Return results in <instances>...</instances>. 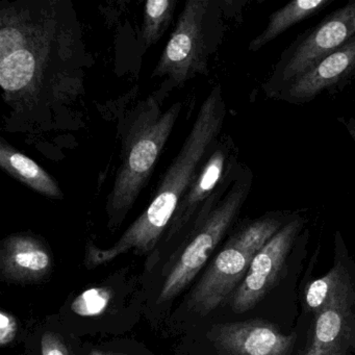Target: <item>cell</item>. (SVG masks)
<instances>
[{
    "label": "cell",
    "instance_id": "ffe728a7",
    "mask_svg": "<svg viewBox=\"0 0 355 355\" xmlns=\"http://www.w3.org/2000/svg\"><path fill=\"white\" fill-rule=\"evenodd\" d=\"M42 355H70L67 346L61 336L53 332H46L41 340Z\"/></svg>",
    "mask_w": 355,
    "mask_h": 355
},
{
    "label": "cell",
    "instance_id": "e0dca14e",
    "mask_svg": "<svg viewBox=\"0 0 355 355\" xmlns=\"http://www.w3.org/2000/svg\"><path fill=\"white\" fill-rule=\"evenodd\" d=\"M178 0H148L143 15L142 39L145 47L157 44L169 28Z\"/></svg>",
    "mask_w": 355,
    "mask_h": 355
},
{
    "label": "cell",
    "instance_id": "9c48e42d",
    "mask_svg": "<svg viewBox=\"0 0 355 355\" xmlns=\"http://www.w3.org/2000/svg\"><path fill=\"white\" fill-rule=\"evenodd\" d=\"M211 338L224 355H290L295 336H286L266 320L219 324Z\"/></svg>",
    "mask_w": 355,
    "mask_h": 355
},
{
    "label": "cell",
    "instance_id": "9a60e30c",
    "mask_svg": "<svg viewBox=\"0 0 355 355\" xmlns=\"http://www.w3.org/2000/svg\"><path fill=\"white\" fill-rule=\"evenodd\" d=\"M305 307L313 315L327 307L342 303H354L355 291L350 275L342 263H336L327 274L307 286Z\"/></svg>",
    "mask_w": 355,
    "mask_h": 355
},
{
    "label": "cell",
    "instance_id": "277c9868",
    "mask_svg": "<svg viewBox=\"0 0 355 355\" xmlns=\"http://www.w3.org/2000/svg\"><path fill=\"white\" fill-rule=\"evenodd\" d=\"M284 224L282 214H268L234 232L191 293L189 311L207 315L218 309L236 292L259 249Z\"/></svg>",
    "mask_w": 355,
    "mask_h": 355
},
{
    "label": "cell",
    "instance_id": "8fae6325",
    "mask_svg": "<svg viewBox=\"0 0 355 355\" xmlns=\"http://www.w3.org/2000/svg\"><path fill=\"white\" fill-rule=\"evenodd\" d=\"M354 70L355 37L299 76L280 93L279 97L288 103H309Z\"/></svg>",
    "mask_w": 355,
    "mask_h": 355
},
{
    "label": "cell",
    "instance_id": "ba28073f",
    "mask_svg": "<svg viewBox=\"0 0 355 355\" xmlns=\"http://www.w3.org/2000/svg\"><path fill=\"white\" fill-rule=\"evenodd\" d=\"M303 224L302 217H295L259 249L246 276L232 294L230 304L234 313H242L252 309L273 288Z\"/></svg>",
    "mask_w": 355,
    "mask_h": 355
},
{
    "label": "cell",
    "instance_id": "5b68a950",
    "mask_svg": "<svg viewBox=\"0 0 355 355\" xmlns=\"http://www.w3.org/2000/svg\"><path fill=\"white\" fill-rule=\"evenodd\" d=\"M252 178L250 170L245 168L213 211L193 224L192 239L166 278L159 303L178 296L202 269L242 211L250 193Z\"/></svg>",
    "mask_w": 355,
    "mask_h": 355
},
{
    "label": "cell",
    "instance_id": "52a82bcc",
    "mask_svg": "<svg viewBox=\"0 0 355 355\" xmlns=\"http://www.w3.org/2000/svg\"><path fill=\"white\" fill-rule=\"evenodd\" d=\"M207 0H189L153 72V78H167V84L182 87L195 76L207 73L205 19Z\"/></svg>",
    "mask_w": 355,
    "mask_h": 355
},
{
    "label": "cell",
    "instance_id": "30bf717a",
    "mask_svg": "<svg viewBox=\"0 0 355 355\" xmlns=\"http://www.w3.org/2000/svg\"><path fill=\"white\" fill-rule=\"evenodd\" d=\"M236 165L232 155L230 141H217L213 150L201 166L168 227V238H172L189 224L194 223L203 205L217 191L226 174Z\"/></svg>",
    "mask_w": 355,
    "mask_h": 355
},
{
    "label": "cell",
    "instance_id": "5bb4252c",
    "mask_svg": "<svg viewBox=\"0 0 355 355\" xmlns=\"http://www.w3.org/2000/svg\"><path fill=\"white\" fill-rule=\"evenodd\" d=\"M0 167L34 192L55 200L63 199V191L53 176L3 139L0 142Z\"/></svg>",
    "mask_w": 355,
    "mask_h": 355
},
{
    "label": "cell",
    "instance_id": "6da1fadb",
    "mask_svg": "<svg viewBox=\"0 0 355 355\" xmlns=\"http://www.w3.org/2000/svg\"><path fill=\"white\" fill-rule=\"evenodd\" d=\"M225 116V101L221 87L217 85L201 105L188 137L162 178L150 205L113 246L107 249L98 248L94 244L87 246L85 261L88 268L105 265L130 250L144 254L157 246L169 227L178 205L217 143Z\"/></svg>",
    "mask_w": 355,
    "mask_h": 355
},
{
    "label": "cell",
    "instance_id": "7c38bea8",
    "mask_svg": "<svg viewBox=\"0 0 355 355\" xmlns=\"http://www.w3.org/2000/svg\"><path fill=\"white\" fill-rule=\"evenodd\" d=\"M51 269V253L39 239L28 234H13L3 241L0 250V272L8 282H37Z\"/></svg>",
    "mask_w": 355,
    "mask_h": 355
},
{
    "label": "cell",
    "instance_id": "3957f363",
    "mask_svg": "<svg viewBox=\"0 0 355 355\" xmlns=\"http://www.w3.org/2000/svg\"><path fill=\"white\" fill-rule=\"evenodd\" d=\"M53 28L21 8H3L0 19V85L7 101L33 96L51 60Z\"/></svg>",
    "mask_w": 355,
    "mask_h": 355
},
{
    "label": "cell",
    "instance_id": "d6986e66",
    "mask_svg": "<svg viewBox=\"0 0 355 355\" xmlns=\"http://www.w3.org/2000/svg\"><path fill=\"white\" fill-rule=\"evenodd\" d=\"M18 324L11 313H0V345L7 346L15 340L17 336Z\"/></svg>",
    "mask_w": 355,
    "mask_h": 355
},
{
    "label": "cell",
    "instance_id": "8992f818",
    "mask_svg": "<svg viewBox=\"0 0 355 355\" xmlns=\"http://www.w3.org/2000/svg\"><path fill=\"white\" fill-rule=\"evenodd\" d=\"M354 37L355 1H350L330 14L286 51L267 83L268 94H280L299 76Z\"/></svg>",
    "mask_w": 355,
    "mask_h": 355
},
{
    "label": "cell",
    "instance_id": "4fadbf2b",
    "mask_svg": "<svg viewBox=\"0 0 355 355\" xmlns=\"http://www.w3.org/2000/svg\"><path fill=\"white\" fill-rule=\"evenodd\" d=\"M352 303L327 307L315 315L311 343L303 355H346L354 344Z\"/></svg>",
    "mask_w": 355,
    "mask_h": 355
},
{
    "label": "cell",
    "instance_id": "44dd1931",
    "mask_svg": "<svg viewBox=\"0 0 355 355\" xmlns=\"http://www.w3.org/2000/svg\"><path fill=\"white\" fill-rule=\"evenodd\" d=\"M91 355H107V354H105V353H103V352H101V351L94 350V351H92V353H91Z\"/></svg>",
    "mask_w": 355,
    "mask_h": 355
},
{
    "label": "cell",
    "instance_id": "7a4b0ae2",
    "mask_svg": "<svg viewBox=\"0 0 355 355\" xmlns=\"http://www.w3.org/2000/svg\"><path fill=\"white\" fill-rule=\"evenodd\" d=\"M162 92L140 101L126 119L120 165L107 200L109 225L118 227L148 184L171 136L182 105L163 110Z\"/></svg>",
    "mask_w": 355,
    "mask_h": 355
},
{
    "label": "cell",
    "instance_id": "7402d4cb",
    "mask_svg": "<svg viewBox=\"0 0 355 355\" xmlns=\"http://www.w3.org/2000/svg\"><path fill=\"white\" fill-rule=\"evenodd\" d=\"M111 355H124V354H111Z\"/></svg>",
    "mask_w": 355,
    "mask_h": 355
},
{
    "label": "cell",
    "instance_id": "2e32d148",
    "mask_svg": "<svg viewBox=\"0 0 355 355\" xmlns=\"http://www.w3.org/2000/svg\"><path fill=\"white\" fill-rule=\"evenodd\" d=\"M334 0H294L269 17L265 30L251 41L249 51H259L266 45L284 34L295 24L311 17L331 5Z\"/></svg>",
    "mask_w": 355,
    "mask_h": 355
},
{
    "label": "cell",
    "instance_id": "ac0fdd59",
    "mask_svg": "<svg viewBox=\"0 0 355 355\" xmlns=\"http://www.w3.org/2000/svg\"><path fill=\"white\" fill-rule=\"evenodd\" d=\"M112 299L111 291L105 288H93L82 293L71 305L76 315L95 317L101 315L109 306Z\"/></svg>",
    "mask_w": 355,
    "mask_h": 355
}]
</instances>
